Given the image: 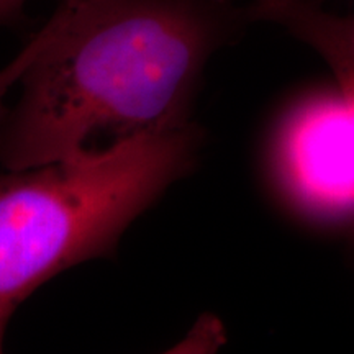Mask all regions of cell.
Wrapping results in <instances>:
<instances>
[{"label":"cell","mask_w":354,"mask_h":354,"mask_svg":"<svg viewBox=\"0 0 354 354\" xmlns=\"http://www.w3.org/2000/svg\"><path fill=\"white\" fill-rule=\"evenodd\" d=\"M59 21L61 19L53 13L51 19L46 21V25L43 26L37 35L25 44V48L17 55L13 59L8 63L6 68L0 69V120L3 118V115L7 113L6 109V97L8 92L12 91L13 86L17 82H20V79L24 77L25 71L30 68V64L39 56L44 48L50 44V41L55 38V35L59 30Z\"/></svg>","instance_id":"obj_5"},{"label":"cell","mask_w":354,"mask_h":354,"mask_svg":"<svg viewBox=\"0 0 354 354\" xmlns=\"http://www.w3.org/2000/svg\"><path fill=\"white\" fill-rule=\"evenodd\" d=\"M19 305L10 304V302H0V353L3 348V338H6V331L8 326V322L13 315Z\"/></svg>","instance_id":"obj_7"},{"label":"cell","mask_w":354,"mask_h":354,"mask_svg":"<svg viewBox=\"0 0 354 354\" xmlns=\"http://www.w3.org/2000/svg\"><path fill=\"white\" fill-rule=\"evenodd\" d=\"M198 145L187 123L0 176V302L20 305L66 269L112 254L131 221L190 171Z\"/></svg>","instance_id":"obj_2"},{"label":"cell","mask_w":354,"mask_h":354,"mask_svg":"<svg viewBox=\"0 0 354 354\" xmlns=\"http://www.w3.org/2000/svg\"><path fill=\"white\" fill-rule=\"evenodd\" d=\"M250 21H268L308 44L333 71L339 92L354 113V17L326 12L318 0H253Z\"/></svg>","instance_id":"obj_4"},{"label":"cell","mask_w":354,"mask_h":354,"mask_svg":"<svg viewBox=\"0 0 354 354\" xmlns=\"http://www.w3.org/2000/svg\"><path fill=\"white\" fill-rule=\"evenodd\" d=\"M26 2L28 0H0V26L19 20Z\"/></svg>","instance_id":"obj_6"},{"label":"cell","mask_w":354,"mask_h":354,"mask_svg":"<svg viewBox=\"0 0 354 354\" xmlns=\"http://www.w3.org/2000/svg\"><path fill=\"white\" fill-rule=\"evenodd\" d=\"M274 162L286 196L302 214L354 216V113L339 92H320L290 110L279 128Z\"/></svg>","instance_id":"obj_3"},{"label":"cell","mask_w":354,"mask_h":354,"mask_svg":"<svg viewBox=\"0 0 354 354\" xmlns=\"http://www.w3.org/2000/svg\"><path fill=\"white\" fill-rule=\"evenodd\" d=\"M64 20L0 120V166L100 154L189 123L210 56L246 10L227 0H63Z\"/></svg>","instance_id":"obj_1"}]
</instances>
